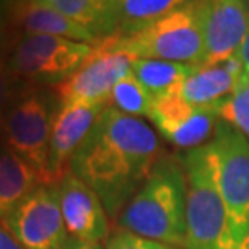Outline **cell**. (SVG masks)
I'll return each instance as SVG.
<instances>
[{"mask_svg":"<svg viewBox=\"0 0 249 249\" xmlns=\"http://www.w3.org/2000/svg\"><path fill=\"white\" fill-rule=\"evenodd\" d=\"M0 21L18 36L21 33L24 36L47 34L93 45L98 42L90 31L39 0H2Z\"/></svg>","mask_w":249,"mask_h":249,"instance_id":"13","label":"cell"},{"mask_svg":"<svg viewBox=\"0 0 249 249\" xmlns=\"http://www.w3.org/2000/svg\"><path fill=\"white\" fill-rule=\"evenodd\" d=\"M219 116L249 140V76L246 72L230 97L220 102Z\"/></svg>","mask_w":249,"mask_h":249,"instance_id":"20","label":"cell"},{"mask_svg":"<svg viewBox=\"0 0 249 249\" xmlns=\"http://www.w3.org/2000/svg\"><path fill=\"white\" fill-rule=\"evenodd\" d=\"M92 49V45L65 37L26 34L15 45L7 70L18 81L58 84L87 60Z\"/></svg>","mask_w":249,"mask_h":249,"instance_id":"7","label":"cell"},{"mask_svg":"<svg viewBox=\"0 0 249 249\" xmlns=\"http://www.w3.org/2000/svg\"><path fill=\"white\" fill-rule=\"evenodd\" d=\"M209 143L233 243L236 249H249V140L222 119Z\"/></svg>","mask_w":249,"mask_h":249,"instance_id":"5","label":"cell"},{"mask_svg":"<svg viewBox=\"0 0 249 249\" xmlns=\"http://www.w3.org/2000/svg\"><path fill=\"white\" fill-rule=\"evenodd\" d=\"M44 185L40 172L15 153L0 148V219Z\"/></svg>","mask_w":249,"mask_h":249,"instance_id":"14","label":"cell"},{"mask_svg":"<svg viewBox=\"0 0 249 249\" xmlns=\"http://www.w3.org/2000/svg\"><path fill=\"white\" fill-rule=\"evenodd\" d=\"M103 39L111 47L135 58L201 65L204 58V29L199 0L135 33L111 34Z\"/></svg>","mask_w":249,"mask_h":249,"instance_id":"4","label":"cell"},{"mask_svg":"<svg viewBox=\"0 0 249 249\" xmlns=\"http://www.w3.org/2000/svg\"><path fill=\"white\" fill-rule=\"evenodd\" d=\"M195 0H113L114 34H130Z\"/></svg>","mask_w":249,"mask_h":249,"instance_id":"16","label":"cell"},{"mask_svg":"<svg viewBox=\"0 0 249 249\" xmlns=\"http://www.w3.org/2000/svg\"><path fill=\"white\" fill-rule=\"evenodd\" d=\"M238 55H240L241 61H243V66H245V72L249 76V33L246 36L245 42H243L240 52H238Z\"/></svg>","mask_w":249,"mask_h":249,"instance_id":"26","label":"cell"},{"mask_svg":"<svg viewBox=\"0 0 249 249\" xmlns=\"http://www.w3.org/2000/svg\"><path fill=\"white\" fill-rule=\"evenodd\" d=\"M0 249H24L2 224H0Z\"/></svg>","mask_w":249,"mask_h":249,"instance_id":"24","label":"cell"},{"mask_svg":"<svg viewBox=\"0 0 249 249\" xmlns=\"http://www.w3.org/2000/svg\"><path fill=\"white\" fill-rule=\"evenodd\" d=\"M17 84L18 79L8 70L0 76V130H2L3 119L7 116L10 107L17 100Z\"/></svg>","mask_w":249,"mask_h":249,"instance_id":"22","label":"cell"},{"mask_svg":"<svg viewBox=\"0 0 249 249\" xmlns=\"http://www.w3.org/2000/svg\"><path fill=\"white\" fill-rule=\"evenodd\" d=\"M55 116L56 109L49 95L33 87L18 95L0 130L5 150L34 166L40 172L44 187H53L49 174V151Z\"/></svg>","mask_w":249,"mask_h":249,"instance_id":"6","label":"cell"},{"mask_svg":"<svg viewBox=\"0 0 249 249\" xmlns=\"http://www.w3.org/2000/svg\"><path fill=\"white\" fill-rule=\"evenodd\" d=\"M196 66L198 65L190 63L135 58L132 63V74L153 98H158L183 82Z\"/></svg>","mask_w":249,"mask_h":249,"instance_id":"18","label":"cell"},{"mask_svg":"<svg viewBox=\"0 0 249 249\" xmlns=\"http://www.w3.org/2000/svg\"><path fill=\"white\" fill-rule=\"evenodd\" d=\"M135 56L111 47L105 39L93 45L92 53L65 81L55 84L61 105L102 103L108 105L114 86L132 71Z\"/></svg>","mask_w":249,"mask_h":249,"instance_id":"8","label":"cell"},{"mask_svg":"<svg viewBox=\"0 0 249 249\" xmlns=\"http://www.w3.org/2000/svg\"><path fill=\"white\" fill-rule=\"evenodd\" d=\"M153 105V97L134 77L132 71L116 84L109 95L108 107L123 111L129 116H148Z\"/></svg>","mask_w":249,"mask_h":249,"instance_id":"19","label":"cell"},{"mask_svg":"<svg viewBox=\"0 0 249 249\" xmlns=\"http://www.w3.org/2000/svg\"><path fill=\"white\" fill-rule=\"evenodd\" d=\"M56 188L68 236L87 243L108 240L107 209L98 195L72 172L68 174Z\"/></svg>","mask_w":249,"mask_h":249,"instance_id":"12","label":"cell"},{"mask_svg":"<svg viewBox=\"0 0 249 249\" xmlns=\"http://www.w3.org/2000/svg\"><path fill=\"white\" fill-rule=\"evenodd\" d=\"M39 2H44V3H45V2H47V0H39Z\"/></svg>","mask_w":249,"mask_h":249,"instance_id":"27","label":"cell"},{"mask_svg":"<svg viewBox=\"0 0 249 249\" xmlns=\"http://www.w3.org/2000/svg\"><path fill=\"white\" fill-rule=\"evenodd\" d=\"M118 229L185 249L187 176L180 156H164L118 215Z\"/></svg>","mask_w":249,"mask_h":249,"instance_id":"2","label":"cell"},{"mask_svg":"<svg viewBox=\"0 0 249 249\" xmlns=\"http://www.w3.org/2000/svg\"><path fill=\"white\" fill-rule=\"evenodd\" d=\"M105 107L107 105L102 103H68L56 111L49 151V174L53 187L71 174L74 156L97 124Z\"/></svg>","mask_w":249,"mask_h":249,"instance_id":"11","label":"cell"},{"mask_svg":"<svg viewBox=\"0 0 249 249\" xmlns=\"http://www.w3.org/2000/svg\"><path fill=\"white\" fill-rule=\"evenodd\" d=\"M240 79L227 70L224 63L215 66L198 65L183 82L178 84L177 92L193 107H211L229 98Z\"/></svg>","mask_w":249,"mask_h":249,"instance_id":"15","label":"cell"},{"mask_svg":"<svg viewBox=\"0 0 249 249\" xmlns=\"http://www.w3.org/2000/svg\"><path fill=\"white\" fill-rule=\"evenodd\" d=\"M63 249H105L102 246V243H87V241H79V240H70L66 241V245L63 246Z\"/></svg>","mask_w":249,"mask_h":249,"instance_id":"25","label":"cell"},{"mask_svg":"<svg viewBox=\"0 0 249 249\" xmlns=\"http://www.w3.org/2000/svg\"><path fill=\"white\" fill-rule=\"evenodd\" d=\"M0 220L24 249H63L70 240L56 187L42 185Z\"/></svg>","mask_w":249,"mask_h":249,"instance_id":"9","label":"cell"},{"mask_svg":"<svg viewBox=\"0 0 249 249\" xmlns=\"http://www.w3.org/2000/svg\"><path fill=\"white\" fill-rule=\"evenodd\" d=\"M187 176V240L185 249H236L229 214L217 182L211 143L180 156Z\"/></svg>","mask_w":249,"mask_h":249,"instance_id":"3","label":"cell"},{"mask_svg":"<svg viewBox=\"0 0 249 249\" xmlns=\"http://www.w3.org/2000/svg\"><path fill=\"white\" fill-rule=\"evenodd\" d=\"M160 151L150 125L107 105L74 156L71 172L98 195L111 217H118L146 182Z\"/></svg>","mask_w":249,"mask_h":249,"instance_id":"1","label":"cell"},{"mask_svg":"<svg viewBox=\"0 0 249 249\" xmlns=\"http://www.w3.org/2000/svg\"><path fill=\"white\" fill-rule=\"evenodd\" d=\"M107 249H177V248L156 240H150V238L139 236L135 233H130L123 229H118L107 240Z\"/></svg>","mask_w":249,"mask_h":249,"instance_id":"21","label":"cell"},{"mask_svg":"<svg viewBox=\"0 0 249 249\" xmlns=\"http://www.w3.org/2000/svg\"><path fill=\"white\" fill-rule=\"evenodd\" d=\"M45 3L90 31L98 40L116 31L113 0H47Z\"/></svg>","mask_w":249,"mask_h":249,"instance_id":"17","label":"cell"},{"mask_svg":"<svg viewBox=\"0 0 249 249\" xmlns=\"http://www.w3.org/2000/svg\"><path fill=\"white\" fill-rule=\"evenodd\" d=\"M19 39L21 36H18L12 28H8L7 24L0 21V76L7 71L8 60Z\"/></svg>","mask_w":249,"mask_h":249,"instance_id":"23","label":"cell"},{"mask_svg":"<svg viewBox=\"0 0 249 249\" xmlns=\"http://www.w3.org/2000/svg\"><path fill=\"white\" fill-rule=\"evenodd\" d=\"M204 29L201 65L215 66L240 52L249 33V10L245 0H199Z\"/></svg>","mask_w":249,"mask_h":249,"instance_id":"10","label":"cell"}]
</instances>
